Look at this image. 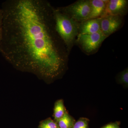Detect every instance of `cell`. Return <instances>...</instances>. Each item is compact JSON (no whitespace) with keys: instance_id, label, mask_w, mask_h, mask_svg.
Returning a JSON list of instances; mask_svg holds the SVG:
<instances>
[{"instance_id":"3","label":"cell","mask_w":128,"mask_h":128,"mask_svg":"<svg viewBox=\"0 0 128 128\" xmlns=\"http://www.w3.org/2000/svg\"><path fill=\"white\" fill-rule=\"evenodd\" d=\"M60 8L72 19L80 23L87 20L89 17L91 10L90 0H80Z\"/></svg>"},{"instance_id":"11","label":"cell","mask_w":128,"mask_h":128,"mask_svg":"<svg viewBox=\"0 0 128 128\" xmlns=\"http://www.w3.org/2000/svg\"><path fill=\"white\" fill-rule=\"evenodd\" d=\"M117 81L118 83L122 85L124 87H128V68L119 73L117 78Z\"/></svg>"},{"instance_id":"12","label":"cell","mask_w":128,"mask_h":128,"mask_svg":"<svg viewBox=\"0 0 128 128\" xmlns=\"http://www.w3.org/2000/svg\"><path fill=\"white\" fill-rule=\"evenodd\" d=\"M39 128H59L57 122L51 118L47 119L41 121Z\"/></svg>"},{"instance_id":"6","label":"cell","mask_w":128,"mask_h":128,"mask_svg":"<svg viewBox=\"0 0 128 128\" xmlns=\"http://www.w3.org/2000/svg\"><path fill=\"white\" fill-rule=\"evenodd\" d=\"M126 0H108L105 10L101 17L108 16H124L128 7Z\"/></svg>"},{"instance_id":"5","label":"cell","mask_w":128,"mask_h":128,"mask_svg":"<svg viewBox=\"0 0 128 128\" xmlns=\"http://www.w3.org/2000/svg\"><path fill=\"white\" fill-rule=\"evenodd\" d=\"M101 18L100 31L106 38L119 29L123 22L121 16H108Z\"/></svg>"},{"instance_id":"1","label":"cell","mask_w":128,"mask_h":128,"mask_svg":"<svg viewBox=\"0 0 128 128\" xmlns=\"http://www.w3.org/2000/svg\"><path fill=\"white\" fill-rule=\"evenodd\" d=\"M0 52L15 68L50 82L66 69L68 51L55 27L53 7L44 0L2 3Z\"/></svg>"},{"instance_id":"9","label":"cell","mask_w":128,"mask_h":128,"mask_svg":"<svg viewBox=\"0 0 128 128\" xmlns=\"http://www.w3.org/2000/svg\"><path fill=\"white\" fill-rule=\"evenodd\" d=\"M67 112L62 99L57 100L54 104V121L57 122Z\"/></svg>"},{"instance_id":"4","label":"cell","mask_w":128,"mask_h":128,"mask_svg":"<svg viewBox=\"0 0 128 128\" xmlns=\"http://www.w3.org/2000/svg\"><path fill=\"white\" fill-rule=\"evenodd\" d=\"M106 38L100 31L92 34H78L76 40L82 50L90 54L97 50Z\"/></svg>"},{"instance_id":"14","label":"cell","mask_w":128,"mask_h":128,"mask_svg":"<svg viewBox=\"0 0 128 128\" xmlns=\"http://www.w3.org/2000/svg\"><path fill=\"white\" fill-rule=\"evenodd\" d=\"M101 128H121L120 127V124L118 122L108 124Z\"/></svg>"},{"instance_id":"16","label":"cell","mask_w":128,"mask_h":128,"mask_svg":"<svg viewBox=\"0 0 128 128\" xmlns=\"http://www.w3.org/2000/svg\"></svg>"},{"instance_id":"13","label":"cell","mask_w":128,"mask_h":128,"mask_svg":"<svg viewBox=\"0 0 128 128\" xmlns=\"http://www.w3.org/2000/svg\"><path fill=\"white\" fill-rule=\"evenodd\" d=\"M89 121V120L86 118H80L74 123L73 128H88Z\"/></svg>"},{"instance_id":"10","label":"cell","mask_w":128,"mask_h":128,"mask_svg":"<svg viewBox=\"0 0 128 128\" xmlns=\"http://www.w3.org/2000/svg\"><path fill=\"white\" fill-rule=\"evenodd\" d=\"M75 122L73 117L66 112L57 122L59 128H73Z\"/></svg>"},{"instance_id":"15","label":"cell","mask_w":128,"mask_h":128,"mask_svg":"<svg viewBox=\"0 0 128 128\" xmlns=\"http://www.w3.org/2000/svg\"><path fill=\"white\" fill-rule=\"evenodd\" d=\"M2 10L0 9V39L1 37L2 31Z\"/></svg>"},{"instance_id":"8","label":"cell","mask_w":128,"mask_h":128,"mask_svg":"<svg viewBox=\"0 0 128 128\" xmlns=\"http://www.w3.org/2000/svg\"><path fill=\"white\" fill-rule=\"evenodd\" d=\"M107 1L104 0H90V12L87 20L101 17L105 10Z\"/></svg>"},{"instance_id":"7","label":"cell","mask_w":128,"mask_h":128,"mask_svg":"<svg viewBox=\"0 0 128 128\" xmlns=\"http://www.w3.org/2000/svg\"><path fill=\"white\" fill-rule=\"evenodd\" d=\"M101 18L88 19L79 23V34H92L100 31Z\"/></svg>"},{"instance_id":"2","label":"cell","mask_w":128,"mask_h":128,"mask_svg":"<svg viewBox=\"0 0 128 128\" xmlns=\"http://www.w3.org/2000/svg\"><path fill=\"white\" fill-rule=\"evenodd\" d=\"M53 14L56 31L70 52L79 34V23L64 12L60 8L53 7Z\"/></svg>"}]
</instances>
